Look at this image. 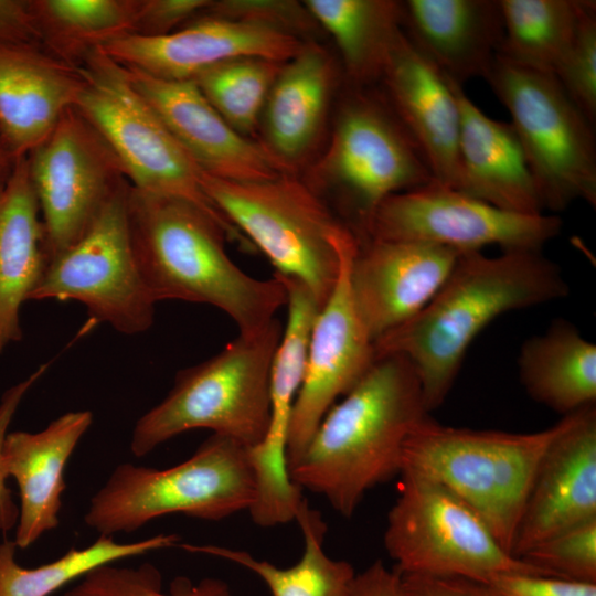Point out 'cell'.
<instances>
[{"mask_svg":"<svg viewBox=\"0 0 596 596\" xmlns=\"http://www.w3.org/2000/svg\"><path fill=\"white\" fill-rule=\"evenodd\" d=\"M568 294L555 263L540 251L511 249L496 257L461 253L433 299L412 319L374 342L375 359L398 354L415 370L428 412L447 397L465 354L497 317Z\"/></svg>","mask_w":596,"mask_h":596,"instance_id":"6da1fadb","label":"cell"},{"mask_svg":"<svg viewBox=\"0 0 596 596\" xmlns=\"http://www.w3.org/2000/svg\"><path fill=\"white\" fill-rule=\"evenodd\" d=\"M428 413L412 364L398 354L376 358L324 415L290 479L350 518L370 489L398 476L405 440Z\"/></svg>","mask_w":596,"mask_h":596,"instance_id":"7a4b0ae2","label":"cell"},{"mask_svg":"<svg viewBox=\"0 0 596 596\" xmlns=\"http://www.w3.org/2000/svg\"><path fill=\"white\" fill-rule=\"evenodd\" d=\"M131 244L156 302L181 300L220 309L238 332L259 329L287 302L280 279H258L225 251L224 228L195 204L131 185L127 195Z\"/></svg>","mask_w":596,"mask_h":596,"instance_id":"3957f363","label":"cell"},{"mask_svg":"<svg viewBox=\"0 0 596 596\" xmlns=\"http://www.w3.org/2000/svg\"><path fill=\"white\" fill-rule=\"evenodd\" d=\"M576 412L531 433L447 426L428 415L407 436L402 466L413 467L453 491L512 555L540 462L555 438L573 423Z\"/></svg>","mask_w":596,"mask_h":596,"instance_id":"277c9868","label":"cell"},{"mask_svg":"<svg viewBox=\"0 0 596 596\" xmlns=\"http://www.w3.org/2000/svg\"><path fill=\"white\" fill-rule=\"evenodd\" d=\"M283 324L238 332L219 353L178 372L166 397L136 423L130 441L142 457L169 439L206 428L247 448L262 441L269 423V377Z\"/></svg>","mask_w":596,"mask_h":596,"instance_id":"5b68a950","label":"cell"},{"mask_svg":"<svg viewBox=\"0 0 596 596\" xmlns=\"http://www.w3.org/2000/svg\"><path fill=\"white\" fill-rule=\"evenodd\" d=\"M248 448L210 435L183 462L157 469L130 462L115 468L93 496L84 521L100 535L129 533L161 515L220 521L255 501Z\"/></svg>","mask_w":596,"mask_h":596,"instance_id":"8992f818","label":"cell"},{"mask_svg":"<svg viewBox=\"0 0 596 596\" xmlns=\"http://www.w3.org/2000/svg\"><path fill=\"white\" fill-rule=\"evenodd\" d=\"M205 194L274 265L301 283L321 309L337 283L343 243L354 233L306 183L289 173L232 181L202 172Z\"/></svg>","mask_w":596,"mask_h":596,"instance_id":"52a82bcc","label":"cell"},{"mask_svg":"<svg viewBox=\"0 0 596 596\" xmlns=\"http://www.w3.org/2000/svg\"><path fill=\"white\" fill-rule=\"evenodd\" d=\"M78 68L83 84L75 107L107 141L129 184L195 204L224 228L228 240L253 249L205 194L203 171L132 87L125 66L95 49Z\"/></svg>","mask_w":596,"mask_h":596,"instance_id":"ba28073f","label":"cell"},{"mask_svg":"<svg viewBox=\"0 0 596 596\" xmlns=\"http://www.w3.org/2000/svg\"><path fill=\"white\" fill-rule=\"evenodd\" d=\"M485 79L511 115L542 207L596 205L594 125L553 74L496 55Z\"/></svg>","mask_w":596,"mask_h":596,"instance_id":"9c48e42d","label":"cell"},{"mask_svg":"<svg viewBox=\"0 0 596 596\" xmlns=\"http://www.w3.org/2000/svg\"><path fill=\"white\" fill-rule=\"evenodd\" d=\"M384 546L398 574L456 575L488 584L501 574L546 573L507 552L483 520L426 473L402 466Z\"/></svg>","mask_w":596,"mask_h":596,"instance_id":"30bf717a","label":"cell"},{"mask_svg":"<svg viewBox=\"0 0 596 596\" xmlns=\"http://www.w3.org/2000/svg\"><path fill=\"white\" fill-rule=\"evenodd\" d=\"M126 182L88 231L52 259L30 300L77 301L91 317L134 336L153 323L156 301L135 257L127 217Z\"/></svg>","mask_w":596,"mask_h":596,"instance_id":"8fae6325","label":"cell"},{"mask_svg":"<svg viewBox=\"0 0 596 596\" xmlns=\"http://www.w3.org/2000/svg\"><path fill=\"white\" fill-rule=\"evenodd\" d=\"M561 226L555 215L501 210L433 181L386 198L370 216L359 242H415L460 254L488 245H499L503 251H540Z\"/></svg>","mask_w":596,"mask_h":596,"instance_id":"7c38bea8","label":"cell"},{"mask_svg":"<svg viewBox=\"0 0 596 596\" xmlns=\"http://www.w3.org/2000/svg\"><path fill=\"white\" fill-rule=\"evenodd\" d=\"M26 158L51 262L88 231L128 181L107 141L75 106Z\"/></svg>","mask_w":596,"mask_h":596,"instance_id":"4fadbf2b","label":"cell"},{"mask_svg":"<svg viewBox=\"0 0 596 596\" xmlns=\"http://www.w3.org/2000/svg\"><path fill=\"white\" fill-rule=\"evenodd\" d=\"M354 86V85H353ZM343 107L326 158L327 177L356 220V238L390 195L427 185L432 172L417 146L383 100L361 92Z\"/></svg>","mask_w":596,"mask_h":596,"instance_id":"5bb4252c","label":"cell"},{"mask_svg":"<svg viewBox=\"0 0 596 596\" xmlns=\"http://www.w3.org/2000/svg\"><path fill=\"white\" fill-rule=\"evenodd\" d=\"M358 245L354 235L343 243L337 283L312 326L290 421L288 470L336 401L349 393L375 362L374 341L359 316L349 284V266Z\"/></svg>","mask_w":596,"mask_h":596,"instance_id":"9a60e30c","label":"cell"},{"mask_svg":"<svg viewBox=\"0 0 596 596\" xmlns=\"http://www.w3.org/2000/svg\"><path fill=\"white\" fill-rule=\"evenodd\" d=\"M287 294V320L276 349L269 377V423L256 446L248 448L256 496L248 512L254 523L269 528L295 521L304 500L289 476L287 444L295 401L302 383L309 339L320 310L298 280L274 273Z\"/></svg>","mask_w":596,"mask_h":596,"instance_id":"2e32d148","label":"cell"},{"mask_svg":"<svg viewBox=\"0 0 596 596\" xmlns=\"http://www.w3.org/2000/svg\"><path fill=\"white\" fill-rule=\"evenodd\" d=\"M306 43L298 36L247 21L204 15L161 36L124 34L98 50L125 67L166 81H193L220 63L260 57L285 63Z\"/></svg>","mask_w":596,"mask_h":596,"instance_id":"e0dca14e","label":"cell"},{"mask_svg":"<svg viewBox=\"0 0 596 596\" xmlns=\"http://www.w3.org/2000/svg\"><path fill=\"white\" fill-rule=\"evenodd\" d=\"M125 68L136 92L204 173L242 182L289 173L264 143L232 128L193 81H166Z\"/></svg>","mask_w":596,"mask_h":596,"instance_id":"ac0fdd59","label":"cell"},{"mask_svg":"<svg viewBox=\"0 0 596 596\" xmlns=\"http://www.w3.org/2000/svg\"><path fill=\"white\" fill-rule=\"evenodd\" d=\"M460 253L435 245L364 240L349 266L355 308L371 338L416 316L438 292Z\"/></svg>","mask_w":596,"mask_h":596,"instance_id":"d6986e66","label":"cell"},{"mask_svg":"<svg viewBox=\"0 0 596 596\" xmlns=\"http://www.w3.org/2000/svg\"><path fill=\"white\" fill-rule=\"evenodd\" d=\"M596 519V407L576 412L534 476L513 542L520 558L536 544Z\"/></svg>","mask_w":596,"mask_h":596,"instance_id":"ffe728a7","label":"cell"},{"mask_svg":"<svg viewBox=\"0 0 596 596\" xmlns=\"http://www.w3.org/2000/svg\"><path fill=\"white\" fill-rule=\"evenodd\" d=\"M381 79L390 107L424 157L434 182L458 190L460 111L449 79L403 31Z\"/></svg>","mask_w":596,"mask_h":596,"instance_id":"44dd1931","label":"cell"},{"mask_svg":"<svg viewBox=\"0 0 596 596\" xmlns=\"http://www.w3.org/2000/svg\"><path fill=\"white\" fill-rule=\"evenodd\" d=\"M92 423L89 411H76L58 416L36 433H8L1 466L4 477H13L19 488L17 547L26 549L58 526L66 488L64 470Z\"/></svg>","mask_w":596,"mask_h":596,"instance_id":"7402d4cb","label":"cell"},{"mask_svg":"<svg viewBox=\"0 0 596 596\" xmlns=\"http://www.w3.org/2000/svg\"><path fill=\"white\" fill-rule=\"evenodd\" d=\"M402 31L446 77L459 85L487 75L503 38L499 0H407Z\"/></svg>","mask_w":596,"mask_h":596,"instance_id":"603a6c76","label":"cell"},{"mask_svg":"<svg viewBox=\"0 0 596 596\" xmlns=\"http://www.w3.org/2000/svg\"><path fill=\"white\" fill-rule=\"evenodd\" d=\"M82 84L78 67L43 47L0 46V128L17 159L39 146L75 106Z\"/></svg>","mask_w":596,"mask_h":596,"instance_id":"cb8c5ba5","label":"cell"},{"mask_svg":"<svg viewBox=\"0 0 596 596\" xmlns=\"http://www.w3.org/2000/svg\"><path fill=\"white\" fill-rule=\"evenodd\" d=\"M449 82L460 111L458 191L501 210L542 214L536 187L512 125L483 114L461 85Z\"/></svg>","mask_w":596,"mask_h":596,"instance_id":"d4e9b609","label":"cell"},{"mask_svg":"<svg viewBox=\"0 0 596 596\" xmlns=\"http://www.w3.org/2000/svg\"><path fill=\"white\" fill-rule=\"evenodd\" d=\"M50 259L26 156L17 160L0 194V354L22 339L21 308Z\"/></svg>","mask_w":596,"mask_h":596,"instance_id":"484cf974","label":"cell"},{"mask_svg":"<svg viewBox=\"0 0 596 596\" xmlns=\"http://www.w3.org/2000/svg\"><path fill=\"white\" fill-rule=\"evenodd\" d=\"M332 83L331 60L317 44H305L283 64L263 109L264 146L288 170L315 143Z\"/></svg>","mask_w":596,"mask_h":596,"instance_id":"4316f807","label":"cell"},{"mask_svg":"<svg viewBox=\"0 0 596 596\" xmlns=\"http://www.w3.org/2000/svg\"><path fill=\"white\" fill-rule=\"evenodd\" d=\"M520 380L538 403L563 416L596 401V345L564 320L524 342Z\"/></svg>","mask_w":596,"mask_h":596,"instance_id":"83f0119b","label":"cell"},{"mask_svg":"<svg viewBox=\"0 0 596 596\" xmlns=\"http://www.w3.org/2000/svg\"><path fill=\"white\" fill-rule=\"evenodd\" d=\"M295 521L302 534L304 551L300 560L287 568L253 557L238 549L192 544L181 546L189 552L216 556L247 568L266 584L272 596H351L356 573L349 562L333 560L324 551L327 523L321 513L304 499Z\"/></svg>","mask_w":596,"mask_h":596,"instance_id":"f1b7e54d","label":"cell"},{"mask_svg":"<svg viewBox=\"0 0 596 596\" xmlns=\"http://www.w3.org/2000/svg\"><path fill=\"white\" fill-rule=\"evenodd\" d=\"M304 4L333 38L352 85L368 86L381 79L402 32L401 1L308 0Z\"/></svg>","mask_w":596,"mask_h":596,"instance_id":"f546056e","label":"cell"},{"mask_svg":"<svg viewBox=\"0 0 596 596\" xmlns=\"http://www.w3.org/2000/svg\"><path fill=\"white\" fill-rule=\"evenodd\" d=\"M587 0H499L503 38L497 55L553 74L568 52Z\"/></svg>","mask_w":596,"mask_h":596,"instance_id":"4dcf8cb0","label":"cell"},{"mask_svg":"<svg viewBox=\"0 0 596 596\" xmlns=\"http://www.w3.org/2000/svg\"><path fill=\"white\" fill-rule=\"evenodd\" d=\"M43 47L78 67L105 42L134 29L139 0H31Z\"/></svg>","mask_w":596,"mask_h":596,"instance_id":"1f68e13d","label":"cell"},{"mask_svg":"<svg viewBox=\"0 0 596 596\" xmlns=\"http://www.w3.org/2000/svg\"><path fill=\"white\" fill-rule=\"evenodd\" d=\"M178 542L177 534H158L131 543L99 535L86 547H72L53 562L26 568L15 561L14 541L6 539L0 544V596H50L99 566L175 546Z\"/></svg>","mask_w":596,"mask_h":596,"instance_id":"d6a6232c","label":"cell"},{"mask_svg":"<svg viewBox=\"0 0 596 596\" xmlns=\"http://www.w3.org/2000/svg\"><path fill=\"white\" fill-rule=\"evenodd\" d=\"M284 63L241 57L220 63L199 74L193 82L217 113L237 132L254 131Z\"/></svg>","mask_w":596,"mask_h":596,"instance_id":"836d02e7","label":"cell"},{"mask_svg":"<svg viewBox=\"0 0 596 596\" xmlns=\"http://www.w3.org/2000/svg\"><path fill=\"white\" fill-rule=\"evenodd\" d=\"M64 596H234L228 584L215 577L196 583L179 576L168 590L162 589V575L151 563L123 567L114 563L99 566L68 589Z\"/></svg>","mask_w":596,"mask_h":596,"instance_id":"e575fe53","label":"cell"},{"mask_svg":"<svg viewBox=\"0 0 596 596\" xmlns=\"http://www.w3.org/2000/svg\"><path fill=\"white\" fill-rule=\"evenodd\" d=\"M520 560L552 577L596 584V519L536 544Z\"/></svg>","mask_w":596,"mask_h":596,"instance_id":"d590c367","label":"cell"},{"mask_svg":"<svg viewBox=\"0 0 596 596\" xmlns=\"http://www.w3.org/2000/svg\"><path fill=\"white\" fill-rule=\"evenodd\" d=\"M554 76L573 103L596 121V2L587 0L575 39Z\"/></svg>","mask_w":596,"mask_h":596,"instance_id":"8d00e7d4","label":"cell"},{"mask_svg":"<svg viewBox=\"0 0 596 596\" xmlns=\"http://www.w3.org/2000/svg\"><path fill=\"white\" fill-rule=\"evenodd\" d=\"M203 12L212 17L263 24L295 36H298L297 33L309 32L316 25L305 4L288 0L211 1Z\"/></svg>","mask_w":596,"mask_h":596,"instance_id":"74e56055","label":"cell"},{"mask_svg":"<svg viewBox=\"0 0 596 596\" xmlns=\"http://www.w3.org/2000/svg\"><path fill=\"white\" fill-rule=\"evenodd\" d=\"M211 0H139L130 34L161 36L174 31L182 22L203 12Z\"/></svg>","mask_w":596,"mask_h":596,"instance_id":"f35d334b","label":"cell"},{"mask_svg":"<svg viewBox=\"0 0 596 596\" xmlns=\"http://www.w3.org/2000/svg\"><path fill=\"white\" fill-rule=\"evenodd\" d=\"M50 363L40 365L30 375L10 386L0 400V530L6 534L17 525L19 508L13 502L11 490L7 487L1 457L9 426L26 393L44 375Z\"/></svg>","mask_w":596,"mask_h":596,"instance_id":"ab89813d","label":"cell"},{"mask_svg":"<svg viewBox=\"0 0 596 596\" xmlns=\"http://www.w3.org/2000/svg\"><path fill=\"white\" fill-rule=\"evenodd\" d=\"M488 584L498 596H596V584L536 574H501Z\"/></svg>","mask_w":596,"mask_h":596,"instance_id":"60d3db41","label":"cell"},{"mask_svg":"<svg viewBox=\"0 0 596 596\" xmlns=\"http://www.w3.org/2000/svg\"><path fill=\"white\" fill-rule=\"evenodd\" d=\"M403 596H498L489 584L456 575L400 574Z\"/></svg>","mask_w":596,"mask_h":596,"instance_id":"b9f144b4","label":"cell"},{"mask_svg":"<svg viewBox=\"0 0 596 596\" xmlns=\"http://www.w3.org/2000/svg\"><path fill=\"white\" fill-rule=\"evenodd\" d=\"M0 46L43 47L31 0H0Z\"/></svg>","mask_w":596,"mask_h":596,"instance_id":"7bdbcfd3","label":"cell"},{"mask_svg":"<svg viewBox=\"0 0 596 596\" xmlns=\"http://www.w3.org/2000/svg\"><path fill=\"white\" fill-rule=\"evenodd\" d=\"M351 596H403L400 574L394 568L389 570L382 560H376L355 574Z\"/></svg>","mask_w":596,"mask_h":596,"instance_id":"ee69618b","label":"cell"},{"mask_svg":"<svg viewBox=\"0 0 596 596\" xmlns=\"http://www.w3.org/2000/svg\"><path fill=\"white\" fill-rule=\"evenodd\" d=\"M18 159L11 152L0 128V194L7 187Z\"/></svg>","mask_w":596,"mask_h":596,"instance_id":"f6af8a7d","label":"cell"}]
</instances>
